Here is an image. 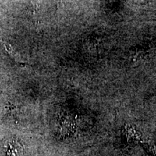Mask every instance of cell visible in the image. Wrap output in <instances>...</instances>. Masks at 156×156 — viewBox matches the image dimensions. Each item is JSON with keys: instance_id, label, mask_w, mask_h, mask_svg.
<instances>
[{"instance_id": "5", "label": "cell", "mask_w": 156, "mask_h": 156, "mask_svg": "<svg viewBox=\"0 0 156 156\" xmlns=\"http://www.w3.org/2000/svg\"><path fill=\"white\" fill-rule=\"evenodd\" d=\"M63 1H64V0H60V3H62Z\"/></svg>"}, {"instance_id": "1", "label": "cell", "mask_w": 156, "mask_h": 156, "mask_svg": "<svg viewBox=\"0 0 156 156\" xmlns=\"http://www.w3.org/2000/svg\"><path fill=\"white\" fill-rule=\"evenodd\" d=\"M23 147L15 140H7L0 147V156H22Z\"/></svg>"}, {"instance_id": "2", "label": "cell", "mask_w": 156, "mask_h": 156, "mask_svg": "<svg viewBox=\"0 0 156 156\" xmlns=\"http://www.w3.org/2000/svg\"><path fill=\"white\" fill-rule=\"evenodd\" d=\"M0 44H1L2 46L5 48V49L6 51L8 53L9 56H11L13 59L15 60V62H16L17 64H18L21 67H25V66H29V64L28 62H26L23 59L22 56H21L20 54L17 53V51L13 49V48L12 47V46L10 44H7V43L3 41L0 40Z\"/></svg>"}, {"instance_id": "4", "label": "cell", "mask_w": 156, "mask_h": 156, "mask_svg": "<svg viewBox=\"0 0 156 156\" xmlns=\"http://www.w3.org/2000/svg\"><path fill=\"white\" fill-rule=\"evenodd\" d=\"M32 5L34 6V12L37 11L40 5V0H35V2H32Z\"/></svg>"}, {"instance_id": "3", "label": "cell", "mask_w": 156, "mask_h": 156, "mask_svg": "<svg viewBox=\"0 0 156 156\" xmlns=\"http://www.w3.org/2000/svg\"><path fill=\"white\" fill-rule=\"evenodd\" d=\"M142 147L145 150L146 152L151 156H156V146L151 145L150 143H146V142H142L141 144Z\"/></svg>"}]
</instances>
